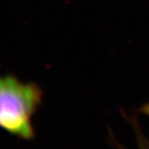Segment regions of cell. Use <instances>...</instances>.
Segmentation results:
<instances>
[{"mask_svg": "<svg viewBox=\"0 0 149 149\" xmlns=\"http://www.w3.org/2000/svg\"><path fill=\"white\" fill-rule=\"evenodd\" d=\"M41 88L11 74H0V129L19 139L34 136L33 116L42 102Z\"/></svg>", "mask_w": 149, "mask_h": 149, "instance_id": "6da1fadb", "label": "cell"}, {"mask_svg": "<svg viewBox=\"0 0 149 149\" xmlns=\"http://www.w3.org/2000/svg\"><path fill=\"white\" fill-rule=\"evenodd\" d=\"M141 111L146 115H149V102L143 106V107L141 108Z\"/></svg>", "mask_w": 149, "mask_h": 149, "instance_id": "7a4b0ae2", "label": "cell"}]
</instances>
